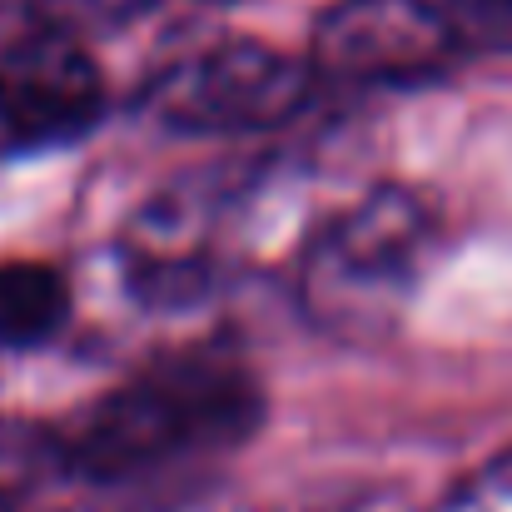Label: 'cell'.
<instances>
[{
	"instance_id": "6da1fadb",
	"label": "cell",
	"mask_w": 512,
	"mask_h": 512,
	"mask_svg": "<svg viewBox=\"0 0 512 512\" xmlns=\"http://www.w3.org/2000/svg\"><path fill=\"white\" fill-rule=\"evenodd\" d=\"M264 413L259 383L229 353L194 348L160 358L100 403L55 443V463L90 483H125L160 473L179 458H199L254 433Z\"/></svg>"
},
{
	"instance_id": "7a4b0ae2",
	"label": "cell",
	"mask_w": 512,
	"mask_h": 512,
	"mask_svg": "<svg viewBox=\"0 0 512 512\" xmlns=\"http://www.w3.org/2000/svg\"><path fill=\"white\" fill-rule=\"evenodd\" d=\"M438 219L423 194L383 184L314 229L299 259V309L339 343H383L408 314Z\"/></svg>"
},
{
	"instance_id": "3957f363",
	"label": "cell",
	"mask_w": 512,
	"mask_h": 512,
	"mask_svg": "<svg viewBox=\"0 0 512 512\" xmlns=\"http://www.w3.org/2000/svg\"><path fill=\"white\" fill-rule=\"evenodd\" d=\"M512 55V0H339L314 25L309 65L339 85H418Z\"/></svg>"
},
{
	"instance_id": "277c9868",
	"label": "cell",
	"mask_w": 512,
	"mask_h": 512,
	"mask_svg": "<svg viewBox=\"0 0 512 512\" xmlns=\"http://www.w3.org/2000/svg\"><path fill=\"white\" fill-rule=\"evenodd\" d=\"M319 70L264 40H214L150 85V115L199 140L264 135L299 120L314 100Z\"/></svg>"
},
{
	"instance_id": "5b68a950",
	"label": "cell",
	"mask_w": 512,
	"mask_h": 512,
	"mask_svg": "<svg viewBox=\"0 0 512 512\" xmlns=\"http://www.w3.org/2000/svg\"><path fill=\"white\" fill-rule=\"evenodd\" d=\"M105 75L85 40L30 25L0 55V145L55 150L105 120Z\"/></svg>"
},
{
	"instance_id": "8992f818",
	"label": "cell",
	"mask_w": 512,
	"mask_h": 512,
	"mask_svg": "<svg viewBox=\"0 0 512 512\" xmlns=\"http://www.w3.org/2000/svg\"><path fill=\"white\" fill-rule=\"evenodd\" d=\"M70 319V284L50 264H0V348H40Z\"/></svg>"
},
{
	"instance_id": "52a82bcc",
	"label": "cell",
	"mask_w": 512,
	"mask_h": 512,
	"mask_svg": "<svg viewBox=\"0 0 512 512\" xmlns=\"http://www.w3.org/2000/svg\"><path fill=\"white\" fill-rule=\"evenodd\" d=\"M30 20L45 30H65L75 40L105 35V30H125L135 25L145 10H155V0H25Z\"/></svg>"
},
{
	"instance_id": "ba28073f",
	"label": "cell",
	"mask_w": 512,
	"mask_h": 512,
	"mask_svg": "<svg viewBox=\"0 0 512 512\" xmlns=\"http://www.w3.org/2000/svg\"><path fill=\"white\" fill-rule=\"evenodd\" d=\"M50 458H55V443H50V438H35V433H25V428L0 423V508L15 503V498L35 483V473H40Z\"/></svg>"
},
{
	"instance_id": "9c48e42d",
	"label": "cell",
	"mask_w": 512,
	"mask_h": 512,
	"mask_svg": "<svg viewBox=\"0 0 512 512\" xmlns=\"http://www.w3.org/2000/svg\"><path fill=\"white\" fill-rule=\"evenodd\" d=\"M438 512H512V448L483 463L473 478H463L438 503Z\"/></svg>"
}]
</instances>
